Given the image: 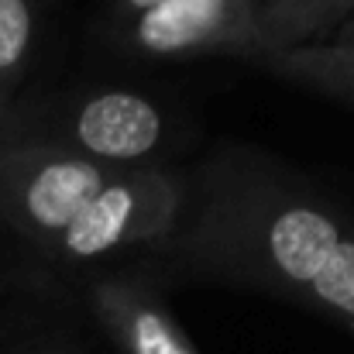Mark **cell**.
<instances>
[{
	"label": "cell",
	"mask_w": 354,
	"mask_h": 354,
	"mask_svg": "<svg viewBox=\"0 0 354 354\" xmlns=\"http://www.w3.org/2000/svg\"><path fill=\"white\" fill-rule=\"evenodd\" d=\"M155 3H158V0H111V3H107V14H104V28L120 24V21L141 14V10H148V7H155Z\"/></svg>",
	"instance_id": "cell-10"
},
{
	"label": "cell",
	"mask_w": 354,
	"mask_h": 354,
	"mask_svg": "<svg viewBox=\"0 0 354 354\" xmlns=\"http://www.w3.org/2000/svg\"><path fill=\"white\" fill-rule=\"evenodd\" d=\"M35 354H69V351H35Z\"/></svg>",
	"instance_id": "cell-12"
},
{
	"label": "cell",
	"mask_w": 354,
	"mask_h": 354,
	"mask_svg": "<svg viewBox=\"0 0 354 354\" xmlns=\"http://www.w3.org/2000/svg\"><path fill=\"white\" fill-rule=\"evenodd\" d=\"M254 66L265 73L296 83L303 90H313L320 97L354 104V41L348 45H306V48H289V52H272L258 55Z\"/></svg>",
	"instance_id": "cell-8"
},
{
	"label": "cell",
	"mask_w": 354,
	"mask_h": 354,
	"mask_svg": "<svg viewBox=\"0 0 354 354\" xmlns=\"http://www.w3.org/2000/svg\"><path fill=\"white\" fill-rule=\"evenodd\" d=\"M351 14L354 0H254L258 55L324 45Z\"/></svg>",
	"instance_id": "cell-7"
},
{
	"label": "cell",
	"mask_w": 354,
	"mask_h": 354,
	"mask_svg": "<svg viewBox=\"0 0 354 354\" xmlns=\"http://www.w3.org/2000/svg\"><path fill=\"white\" fill-rule=\"evenodd\" d=\"M45 28V0H0V93L31 69Z\"/></svg>",
	"instance_id": "cell-9"
},
{
	"label": "cell",
	"mask_w": 354,
	"mask_h": 354,
	"mask_svg": "<svg viewBox=\"0 0 354 354\" xmlns=\"http://www.w3.org/2000/svg\"><path fill=\"white\" fill-rule=\"evenodd\" d=\"M118 172L38 138H0V221L45 254Z\"/></svg>",
	"instance_id": "cell-2"
},
{
	"label": "cell",
	"mask_w": 354,
	"mask_h": 354,
	"mask_svg": "<svg viewBox=\"0 0 354 354\" xmlns=\"http://www.w3.org/2000/svg\"><path fill=\"white\" fill-rule=\"evenodd\" d=\"M162 251L193 279L258 289L354 330V224L251 145H221L183 176Z\"/></svg>",
	"instance_id": "cell-1"
},
{
	"label": "cell",
	"mask_w": 354,
	"mask_h": 354,
	"mask_svg": "<svg viewBox=\"0 0 354 354\" xmlns=\"http://www.w3.org/2000/svg\"><path fill=\"white\" fill-rule=\"evenodd\" d=\"M120 55L172 62L224 52L251 62L258 55L254 0H158L155 7L104 28Z\"/></svg>",
	"instance_id": "cell-5"
},
{
	"label": "cell",
	"mask_w": 354,
	"mask_h": 354,
	"mask_svg": "<svg viewBox=\"0 0 354 354\" xmlns=\"http://www.w3.org/2000/svg\"><path fill=\"white\" fill-rule=\"evenodd\" d=\"M179 210V172H172L162 162L120 169L41 258L59 268H80L138 244H162L172 234Z\"/></svg>",
	"instance_id": "cell-3"
},
{
	"label": "cell",
	"mask_w": 354,
	"mask_h": 354,
	"mask_svg": "<svg viewBox=\"0 0 354 354\" xmlns=\"http://www.w3.org/2000/svg\"><path fill=\"white\" fill-rule=\"evenodd\" d=\"M45 124L48 127L41 134L24 138L59 145L73 155L114 169L155 165L172 138V120L151 97L120 86L73 93L48 114Z\"/></svg>",
	"instance_id": "cell-4"
},
{
	"label": "cell",
	"mask_w": 354,
	"mask_h": 354,
	"mask_svg": "<svg viewBox=\"0 0 354 354\" xmlns=\"http://www.w3.org/2000/svg\"><path fill=\"white\" fill-rule=\"evenodd\" d=\"M86 303L120 354H200L155 282L138 272L97 275L86 286Z\"/></svg>",
	"instance_id": "cell-6"
},
{
	"label": "cell",
	"mask_w": 354,
	"mask_h": 354,
	"mask_svg": "<svg viewBox=\"0 0 354 354\" xmlns=\"http://www.w3.org/2000/svg\"><path fill=\"white\" fill-rule=\"evenodd\" d=\"M330 41H334V45H348V41H354V14L330 35Z\"/></svg>",
	"instance_id": "cell-11"
}]
</instances>
